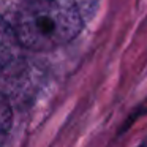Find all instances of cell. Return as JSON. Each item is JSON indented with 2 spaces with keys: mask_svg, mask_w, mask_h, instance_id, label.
I'll list each match as a JSON object with an SVG mask.
<instances>
[{
  "mask_svg": "<svg viewBox=\"0 0 147 147\" xmlns=\"http://www.w3.org/2000/svg\"><path fill=\"white\" fill-rule=\"evenodd\" d=\"M11 125V108L8 100L0 93V144L3 142Z\"/></svg>",
  "mask_w": 147,
  "mask_h": 147,
  "instance_id": "3957f363",
  "label": "cell"
},
{
  "mask_svg": "<svg viewBox=\"0 0 147 147\" xmlns=\"http://www.w3.org/2000/svg\"><path fill=\"white\" fill-rule=\"evenodd\" d=\"M141 147H146V146H141Z\"/></svg>",
  "mask_w": 147,
  "mask_h": 147,
  "instance_id": "277c9868",
  "label": "cell"
},
{
  "mask_svg": "<svg viewBox=\"0 0 147 147\" xmlns=\"http://www.w3.org/2000/svg\"><path fill=\"white\" fill-rule=\"evenodd\" d=\"M16 29L11 27L3 18H0V68L11 65L19 55L21 48Z\"/></svg>",
  "mask_w": 147,
  "mask_h": 147,
  "instance_id": "7a4b0ae2",
  "label": "cell"
},
{
  "mask_svg": "<svg viewBox=\"0 0 147 147\" xmlns=\"http://www.w3.org/2000/svg\"><path fill=\"white\" fill-rule=\"evenodd\" d=\"M14 29L22 46L49 51L71 41L82 19L74 0H22Z\"/></svg>",
  "mask_w": 147,
  "mask_h": 147,
  "instance_id": "6da1fadb",
  "label": "cell"
}]
</instances>
